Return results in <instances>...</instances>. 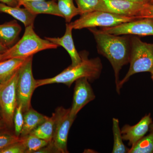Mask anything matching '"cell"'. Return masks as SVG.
<instances>
[{
  "label": "cell",
  "instance_id": "20",
  "mask_svg": "<svg viewBox=\"0 0 153 153\" xmlns=\"http://www.w3.org/2000/svg\"><path fill=\"white\" fill-rule=\"evenodd\" d=\"M57 5L63 18L67 23H70L75 16L81 15L79 9L74 5L73 0H57Z\"/></svg>",
  "mask_w": 153,
  "mask_h": 153
},
{
  "label": "cell",
  "instance_id": "32",
  "mask_svg": "<svg viewBox=\"0 0 153 153\" xmlns=\"http://www.w3.org/2000/svg\"><path fill=\"white\" fill-rule=\"evenodd\" d=\"M7 128L6 123L3 121L2 119L0 118V131H2L4 130H5Z\"/></svg>",
  "mask_w": 153,
  "mask_h": 153
},
{
  "label": "cell",
  "instance_id": "28",
  "mask_svg": "<svg viewBox=\"0 0 153 153\" xmlns=\"http://www.w3.org/2000/svg\"><path fill=\"white\" fill-rule=\"evenodd\" d=\"M137 17L139 19L145 18L153 19V9H148L145 6L144 9L141 11Z\"/></svg>",
  "mask_w": 153,
  "mask_h": 153
},
{
  "label": "cell",
  "instance_id": "40",
  "mask_svg": "<svg viewBox=\"0 0 153 153\" xmlns=\"http://www.w3.org/2000/svg\"><path fill=\"white\" fill-rule=\"evenodd\" d=\"M0 118H2L1 115V110H0Z\"/></svg>",
  "mask_w": 153,
  "mask_h": 153
},
{
  "label": "cell",
  "instance_id": "17",
  "mask_svg": "<svg viewBox=\"0 0 153 153\" xmlns=\"http://www.w3.org/2000/svg\"><path fill=\"white\" fill-rule=\"evenodd\" d=\"M47 117L30 108L24 113V124L20 137L26 136L31 133V132L43 123Z\"/></svg>",
  "mask_w": 153,
  "mask_h": 153
},
{
  "label": "cell",
  "instance_id": "18",
  "mask_svg": "<svg viewBox=\"0 0 153 153\" xmlns=\"http://www.w3.org/2000/svg\"><path fill=\"white\" fill-rule=\"evenodd\" d=\"M27 59V58H12L1 61L0 82L10 78L19 70Z\"/></svg>",
  "mask_w": 153,
  "mask_h": 153
},
{
  "label": "cell",
  "instance_id": "35",
  "mask_svg": "<svg viewBox=\"0 0 153 153\" xmlns=\"http://www.w3.org/2000/svg\"><path fill=\"white\" fill-rule=\"evenodd\" d=\"M146 7L148 9H153V4H146Z\"/></svg>",
  "mask_w": 153,
  "mask_h": 153
},
{
  "label": "cell",
  "instance_id": "9",
  "mask_svg": "<svg viewBox=\"0 0 153 153\" xmlns=\"http://www.w3.org/2000/svg\"><path fill=\"white\" fill-rule=\"evenodd\" d=\"M101 30L116 36H153V19L145 18L138 19L114 27H102Z\"/></svg>",
  "mask_w": 153,
  "mask_h": 153
},
{
  "label": "cell",
  "instance_id": "37",
  "mask_svg": "<svg viewBox=\"0 0 153 153\" xmlns=\"http://www.w3.org/2000/svg\"><path fill=\"white\" fill-rule=\"evenodd\" d=\"M150 128L151 130L153 131V123L151 124L150 126Z\"/></svg>",
  "mask_w": 153,
  "mask_h": 153
},
{
  "label": "cell",
  "instance_id": "2",
  "mask_svg": "<svg viewBox=\"0 0 153 153\" xmlns=\"http://www.w3.org/2000/svg\"><path fill=\"white\" fill-rule=\"evenodd\" d=\"M80 55L82 61L77 65H70L60 74L51 78L36 80L37 88L53 83H63L70 87L73 82L82 77H86L90 81L98 79L102 68L100 58L88 59L85 54Z\"/></svg>",
  "mask_w": 153,
  "mask_h": 153
},
{
  "label": "cell",
  "instance_id": "24",
  "mask_svg": "<svg viewBox=\"0 0 153 153\" xmlns=\"http://www.w3.org/2000/svg\"><path fill=\"white\" fill-rule=\"evenodd\" d=\"M13 124L15 134L20 137L24 124V112L21 105H18L15 110Z\"/></svg>",
  "mask_w": 153,
  "mask_h": 153
},
{
  "label": "cell",
  "instance_id": "6",
  "mask_svg": "<svg viewBox=\"0 0 153 153\" xmlns=\"http://www.w3.org/2000/svg\"><path fill=\"white\" fill-rule=\"evenodd\" d=\"M19 70L7 80L0 82L1 115L7 128H10L14 126V113L18 105L17 84Z\"/></svg>",
  "mask_w": 153,
  "mask_h": 153
},
{
  "label": "cell",
  "instance_id": "33",
  "mask_svg": "<svg viewBox=\"0 0 153 153\" xmlns=\"http://www.w3.org/2000/svg\"><path fill=\"white\" fill-rule=\"evenodd\" d=\"M44 1V0H17L18 2V4L19 7H21L22 4L25 3L27 2L32 1Z\"/></svg>",
  "mask_w": 153,
  "mask_h": 153
},
{
  "label": "cell",
  "instance_id": "8",
  "mask_svg": "<svg viewBox=\"0 0 153 153\" xmlns=\"http://www.w3.org/2000/svg\"><path fill=\"white\" fill-rule=\"evenodd\" d=\"M54 120V134L52 142L58 153H68L67 141L68 133L75 120L70 115V108L58 107L52 114Z\"/></svg>",
  "mask_w": 153,
  "mask_h": 153
},
{
  "label": "cell",
  "instance_id": "34",
  "mask_svg": "<svg viewBox=\"0 0 153 153\" xmlns=\"http://www.w3.org/2000/svg\"><path fill=\"white\" fill-rule=\"evenodd\" d=\"M8 48H7L0 43V54H3L7 51Z\"/></svg>",
  "mask_w": 153,
  "mask_h": 153
},
{
  "label": "cell",
  "instance_id": "29",
  "mask_svg": "<svg viewBox=\"0 0 153 153\" xmlns=\"http://www.w3.org/2000/svg\"><path fill=\"white\" fill-rule=\"evenodd\" d=\"M36 153H58L55 146L52 144V142H49L48 144L39 150Z\"/></svg>",
  "mask_w": 153,
  "mask_h": 153
},
{
  "label": "cell",
  "instance_id": "4",
  "mask_svg": "<svg viewBox=\"0 0 153 153\" xmlns=\"http://www.w3.org/2000/svg\"><path fill=\"white\" fill-rule=\"evenodd\" d=\"M131 45L130 65L127 73L120 81V88L132 75L140 72H151L153 68V44L143 42L134 36L131 38Z\"/></svg>",
  "mask_w": 153,
  "mask_h": 153
},
{
  "label": "cell",
  "instance_id": "21",
  "mask_svg": "<svg viewBox=\"0 0 153 153\" xmlns=\"http://www.w3.org/2000/svg\"><path fill=\"white\" fill-rule=\"evenodd\" d=\"M112 130L114 142L112 153L128 152L129 149L123 143L121 129L120 128L119 121L115 118H113L112 120Z\"/></svg>",
  "mask_w": 153,
  "mask_h": 153
},
{
  "label": "cell",
  "instance_id": "19",
  "mask_svg": "<svg viewBox=\"0 0 153 153\" xmlns=\"http://www.w3.org/2000/svg\"><path fill=\"white\" fill-rule=\"evenodd\" d=\"M54 127L55 120L52 115L51 117H47L46 120L30 134L49 143L53 138Z\"/></svg>",
  "mask_w": 153,
  "mask_h": 153
},
{
  "label": "cell",
  "instance_id": "7",
  "mask_svg": "<svg viewBox=\"0 0 153 153\" xmlns=\"http://www.w3.org/2000/svg\"><path fill=\"white\" fill-rule=\"evenodd\" d=\"M33 56L28 57L19 70L17 84L18 105H22L23 112L31 107V101L34 91L37 88L36 79L33 74Z\"/></svg>",
  "mask_w": 153,
  "mask_h": 153
},
{
  "label": "cell",
  "instance_id": "36",
  "mask_svg": "<svg viewBox=\"0 0 153 153\" xmlns=\"http://www.w3.org/2000/svg\"><path fill=\"white\" fill-rule=\"evenodd\" d=\"M3 60V54H0V62Z\"/></svg>",
  "mask_w": 153,
  "mask_h": 153
},
{
  "label": "cell",
  "instance_id": "39",
  "mask_svg": "<svg viewBox=\"0 0 153 153\" xmlns=\"http://www.w3.org/2000/svg\"><path fill=\"white\" fill-rule=\"evenodd\" d=\"M150 4H153V0L151 1V2L149 3Z\"/></svg>",
  "mask_w": 153,
  "mask_h": 153
},
{
  "label": "cell",
  "instance_id": "25",
  "mask_svg": "<svg viewBox=\"0 0 153 153\" xmlns=\"http://www.w3.org/2000/svg\"><path fill=\"white\" fill-rule=\"evenodd\" d=\"M20 139V137L17 136L15 133H12L7 129L0 131V150L19 141Z\"/></svg>",
  "mask_w": 153,
  "mask_h": 153
},
{
  "label": "cell",
  "instance_id": "16",
  "mask_svg": "<svg viewBox=\"0 0 153 153\" xmlns=\"http://www.w3.org/2000/svg\"><path fill=\"white\" fill-rule=\"evenodd\" d=\"M0 13L10 15L15 19L22 22L25 27L34 25L37 16L33 15L27 9L20 7H12L0 2Z\"/></svg>",
  "mask_w": 153,
  "mask_h": 153
},
{
  "label": "cell",
  "instance_id": "38",
  "mask_svg": "<svg viewBox=\"0 0 153 153\" xmlns=\"http://www.w3.org/2000/svg\"><path fill=\"white\" fill-rule=\"evenodd\" d=\"M150 73H151V75H152V78L153 81V68L152 70L151 71Z\"/></svg>",
  "mask_w": 153,
  "mask_h": 153
},
{
  "label": "cell",
  "instance_id": "27",
  "mask_svg": "<svg viewBox=\"0 0 153 153\" xmlns=\"http://www.w3.org/2000/svg\"><path fill=\"white\" fill-rule=\"evenodd\" d=\"M26 147L21 137L19 141L0 150V153H26Z\"/></svg>",
  "mask_w": 153,
  "mask_h": 153
},
{
  "label": "cell",
  "instance_id": "5",
  "mask_svg": "<svg viewBox=\"0 0 153 153\" xmlns=\"http://www.w3.org/2000/svg\"><path fill=\"white\" fill-rule=\"evenodd\" d=\"M140 19L137 16H120L103 11L94 10L81 15L80 18L70 24L73 29L81 30L84 28L113 27Z\"/></svg>",
  "mask_w": 153,
  "mask_h": 153
},
{
  "label": "cell",
  "instance_id": "26",
  "mask_svg": "<svg viewBox=\"0 0 153 153\" xmlns=\"http://www.w3.org/2000/svg\"><path fill=\"white\" fill-rule=\"evenodd\" d=\"M99 0H76L81 15L95 10ZM80 15V16H81Z\"/></svg>",
  "mask_w": 153,
  "mask_h": 153
},
{
  "label": "cell",
  "instance_id": "1",
  "mask_svg": "<svg viewBox=\"0 0 153 153\" xmlns=\"http://www.w3.org/2000/svg\"><path fill=\"white\" fill-rule=\"evenodd\" d=\"M88 30L94 36L98 53L106 57L112 66L116 91L120 94V72L124 66L129 63L131 47L130 38L128 36L112 35L95 28H88Z\"/></svg>",
  "mask_w": 153,
  "mask_h": 153
},
{
  "label": "cell",
  "instance_id": "22",
  "mask_svg": "<svg viewBox=\"0 0 153 153\" xmlns=\"http://www.w3.org/2000/svg\"><path fill=\"white\" fill-rule=\"evenodd\" d=\"M128 153H153V131L129 149Z\"/></svg>",
  "mask_w": 153,
  "mask_h": 153
},
{
  "label": "cell",
  "instance_id": "11",
  "mask_svg": "<svg viewBox=\"0 0 153 153\" xmlns=\"http://www.w3.org/2000/svg\"><path fill=\"white\" fill-rule=\"evenodd\" d=\"M95 98V95L86 77L75 81L73 101L70 108V115L75 119L76 115L86 105Z\"/></svg>",
  "mask_w": 153,
  "mask_h": 153
},
{
  "label": "cell",
  "instance_id": "3",
  "mask_svg": "<svg viewBox=\"0 0 153 153\" xmlns=\"http://www.w3.org/2000/svg\"><path fill=\"white\" fill-rule=\"evenodd\" d=\"M21 39L3 53V60L12 58H27L43 50L58 47L49 40L42 39L34 30V25L25 27Z\"/></svg>",
  "mask_w": 153,
  "mask_h": 153
},
{
  "label": "cell",
  "instance_id": "30",
  "mask_svg": "<svg viewBox=\"0 0 153 153\" xmlns=\"http://www.w3.org/2000/svg\"><path fill=\"white\" fill-rule=\"evenodd\" d=\"M0 2L12 7H19L17 0H0Z\"/></svg>",
  "mask_w": 153,
  "mask_h": 153
},
{
  "label": "cell",
  "instance_id": "15",
  "mask_svg": "<svg viewBox=\"0 0 153 153\" xmlns=\"http://www.w3.org/2000/svg\"><path fill=\"white\" fill-rule=\"evenodd\" d=\"M22 27L16 20L0 25V43L7 48H10L19 38Z\"/></svg>",
  "mask_w": 153,
  "mask_h": 153
},
{
  "label": "cell",
  "instance_id": "10",
  "mask_svg": "<svg viewBox=\"0 0 153 153\" xmlns=\"http://www.w3.org/2000/svg\"><path fill=\"white\" fill-rule=\"evenodd\" d=\"M146 4L126 0H99L95 10L103 11L120 16H137Z\"/></svg>",
  "mask_w": 153,
  "mask_h": 153
},
{
  "label": "cell",
  "instance_id": "13",
  "mask_svg": "<svg viewBox=\"0 0 153 153\" xmlns=\"http://www.w3.org/2000/svg\"><path fill=\"white\" fill-rule=\"evenodd\" d=\"M73 27L70 23L66 25L65 34L60 38H45L47 40L56 45L61 46L66 49L70 55L71 60V66L79 64L82 61V57L76 51L72 38Z\"/></svg>",
  "mask_w": 153,
  "mask_h": 153
},
{
  "label": "cell",
  "instance_id": "14",
  "mask_svg": "<svg viewBox=\"0 0 153 153\" xmlns=\"http://www.w3.org/2000/svg\"><path fill=\"white\" fill-rule=\"evenodd\" d=\"M22 6L36 16L40 14H46L63 18L58 9L57 3L55 0L32 1L25 3Z\"/></svg>",
  "mask_w": 153,
  "mask_h": 153
},
{
  "label": "cell",
  "instance_id": "31",
  "mask_svg": "<svg viewBox=\"0 0 153 153\" xmlns=\"http://www.w3.org/2000/svg\"><path fill=\"white\" fill-rule=\"evenodd\" d=\"M126 1L131 2L146 4H149L152 0H126Z\"/></svg>",
  "mask_w": 153,
  "mask_h": 153
},
{
  "label": "cell",
  "instance_id": "12",
  "mask_svg": "<svg viewBox=\"0 0 153 153\" xmlns=\"http://www.w3.org/2000/svg\"><path fill=\"white\" fill-rule=\"evenodd\" d=\"M152 123L150 113L146 115L136 124L133 126L126 124L121 129L123 139L128 141L130 146H133L147 133Z\"/></svg>",
  "mask_w": 153,
  "mask_h": 153
},
{
  "label": "cell",
  "instance_id": "23",
  "mask_svg": "<svg viewBox=\"0 0 153 153\" xmlns=\"http://www.w3.org/2000/svg\"><path fill=\"white\" fill-rule=\"evenodd\" d=\"M20 137L23 140L26 146V153H36L49 143L31 134Z\"/></svg>",
  "mask_w": 153,
  "mask_h": 153
}]
</instances>
